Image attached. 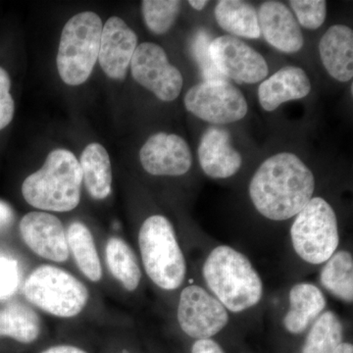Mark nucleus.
I'll return each mask as SVG.
<instances>
[{
	"label": "nucleus",
	"instance_id": "nucleus-35",
	"mask_svg": "<svg viewBox=\"0 0 353 353\" xmlns=\"http://www.w3.org/2000/svg\"><path fill=\"white\" fill-rule=\"evenodd\" d=\"M189 4L192 8L196 9V10L201 11L204 7L208 6V0H203V1H201V0H199V1H196V0H190Z\"/></svg>",
	"mask_w": 353,
	"mask_h": 353
},
{
	"label": "nucleus",
	"instance_id": "nucleus-21",
	"mask_svg": "<svg viewBox=\"0 0 353 353\" xmlns=\"http://www.w3.org/2000/svg\"><path fill=\"white\" fill-rule=\"evenodd\" d=\"M215 18L223 30L234 36L246 39L261 37L259 14L248 2L221 0L215 7Z\"/></svg>",
	"mask_w": 353,
	"mask_h": 353
},
{
	"label": "nucleus",
	"instance_id": "nucleus-36",
	"mask_svg": "<svg viewBox=\"0 0 353 353\" xmlns=\"http://www.w3.org/2000/svg\"><path fill=\"white\" fill-rule=\"evenodd\" d=\"M334 353H353V345L352 343H343Z\"/></svg>",
	"mask_w": 353,
	"mask_h": 353
},
{
	"label": "nucleus",
	"instance_id": "nucleus-25",
	"mask_svg": "<svg viewBox=\"0 0 353 353\" xmlns=\"http://www.w3.org/2000/svg\"><path fill=\"white\" fill-rule=\"evenodd\" d=\"M322 285L334 296L347 303L353 301V260L347 252L334 254L320 276Z\"/></svg>",
	"mask_w": 353,
	"mask_h": 353
},
{
	"label": "nucleus",
	"instance_id": "nucleus-15",
	"mask_svg": "<svg viewBox=\"0 0 353 353\" xmlns=\"http://www.w3.org/2000/svg\"><path fill=\"white\" fill-rule=\"evenodd\" d=\"M259 14L260 34L267 43L285 53L303 48L304 39L296 18L282 2L265 1Z\"/></svg>",
	"mask_w": 353,
	"mask_h": 353
},
{
	"label": "nucleus",
	"instance_id": "nucleus-29",
	"mask_svg": "<svg viewBox=\"0 0 353 353\" xmlns=\"http://www.w3.org/2000/svg\"><path fill=\"white\" fill-rule=\"evenodd\" d=\"M21 272L15 260L0 256V299H8L19 288Z\"/></svg>",
	"mask_w": 353,
	"mask_h": 353
},
{
	"label": "nucleus",
	"instance_id": "nucleus-32",
	"mask_svg": "<svg viewBox=\"0 0 353 353\" xmlns=\"http://www.w3.org/2000/svg\"><path fill=\"white\" fill-rule=\"evenodd\" d=\"M192 353H225L216 341L206 339L197 340L192 347Z\"/></svg>",
	"mask_w": 353,
	"mask_h": 353
},
{
	"label": "nucleus",
	"instance_id": "nucleus-19",
	"mask_svg": "<svg viewBox=\"0 0 353 353\" xmlns=\"http://www.w3.org/2000/svg\"><path fill=\"white\" fill-rule=\"evenodd\" d=\"M326 303L324 294L316 285L308 283L294 285L290 292V310L285 316V328L292 334L303 333L317 320Z\"/></svg>",
	"mask_w": 353,
	"mask_h": 353
},
{
	"label": "nucleus",
	"instance_id": "nucleus-33",
	"mask_svg": "<svg viewBox=\"0 0 353 353\" xmlns=\"http://www.w3.org/2000/svg\"><path fill=\"white\" fill-rule=\"evenodd\" d=\"M15 214L7 202L0 199V233L6 231L12 225Z\"/></svg>",
	"mask_w": 353,
	"mask_h": 353
},
{
	"label": "nucleus",
	"instance_id": "nucleus-31",
	"mask_svg": "<svg viewBox=\"0 0 353 353\" xmlns=\"http://www.w3.org/2000/svg\"><path fill=\"white\" fill-rule=\"evenodd\" d=\"M209 44H210V41H209L208 34L201 32L194 41V52H196L197 61L201 65L202 72L208 78V81L222 80V77L218 73L214 65L211 61L210 57H209Z\"/></svg>",
	"mask_w": 353,
	"mask_h": 353
},
{
	"label": "nucleus",
	"instance_id": "nucleus-11",
	"mask_svg": "<svg viewBox=\"0 0 353 353\" xmlns=\"http://www.w3.org/2000/svg\"><path fill=\"white\" fill-rule=\"evenodd\" d=\"M209 57L220 75L238 83H256L269 73L264 57L233 36L216 38L209 44Z\"/></svg>",
	"mask_w": 353,
	"mask_h": 353
},
{
	"label": "nucleus",
	"instance_id": "nucleus-5",
	"mask_svg": "<svg viewBox=\"0 0 353 353\" xmlns=\"http://www.w3.org/2000/svg\"><path fill=\"white\" fill-rule=\"evenodd\" d=\"M102 21L97 13L77 14L64 26L57 53V70L66 85H82L99 60Z\"/></svg>",
	"mask_w": 353,
	"mask_h": 353
},
{
	"label": "nucleus",
	"instance_id": "nucleus-28",
	"mask_svg": "<svg viewBox=\"0 0 353 353\" xmlns=\"http://www.w3.org/2000/svg\"><path fill=\"white\" fill-rule=\"evenodd\" d=\"M299 24L308 30H316L324 24L327 16V3L324 0H292Z\"/></svg>",
	"mask_w": 353,
	"mask_h": 353
},
{
	"label": "nucleus",
	"instance_id": "nucleus-22",
	"mask_svg": "<svg viewBox=\"0 0 353 353\" xmlns=\"http://www.w3.org/2000/svg\"><path fill=\"white\" fill-rule=\"evenodd\" d=\"M41 321L30 306L21 303L7 304L0 309V336L31 343L39 338Z\"/></svg>",
	"mask_w": 353,
	"mask_h": 353
},
{
	"label": "nucleus",
	"instance_id": "nucleus-27",
	"mask_svg": "<svg viewBox=\"0 0 353 353\" xmlns=\"http://www.w3.org/2000/svg\"><path fill=\"white\" fill-rule=\"evenodd\" d=\"M182 2L178 0H145L141 2L143 19L157 34H166L175 24Z\"/></svg>",
	"mask_w": 353,
	"mask_h": 353
},
{
	"label": "nucleus",
	"instance_id": "nucleus-2",
	"mask_svg": "<svg viewBox=\"0 0 353 353\" xmlns=\"http://www.w3.org/2000/svg\"><path fill=\"white\" fill-rule=\"evenodd\" d=\"M203 277L216 299L232 312L256 305L263 284L250 260L227 245L215 248L203 265Z\"/></svg>",
	"mask_w": 353,
	"mask_h": 353
},
{
	"label": "nucleus",
	"instance_id": "nucleus-6",
	"mask_svg": "<svg viewBox=\"0 0 353 353\" xmlns=\"http://www.w3.org/2000/svg\"><path fill=\"white\" fill-rule=\"evenodd\" d=\"M28 301L57 317H75L87 305L85 285L67 271L43 265L30 274L23 285Z\"/></svg>",
	"mask_w": 353,
	"mask_h": 353
},
{
	"label": "nucleus",
	"instance_id": "nucleus-14",
	"mask_svg": "<svg viewBox=\"0 0 353 353\" xmlns=\"http://www.w3.org/2000/svg\"><path fill=\"white\" fill-rule=\"evenodd\" d=\"M138 48V36L119 17L109 18L102 28L99 61L109 78L123 80Z\"/></svg>",
	"mask_w": 353,
	"mask_h": 353
},
{
	"label": "nucleus",
	"instance_id": "nucleus-26",
	"mask_svg": "<svg viewBox=\"0 0 353 353\" xmlns=\"http://www.w3.org/2000/svg\"><path fill=\"white\" fill-rule=\"evenodd\" d=\"M343 343V325L340 318L332 311L317 318L301 353H334Z\"/></svg>",
	"mask_w": 353,
	"mask_h": 353
},
{
	"label": "nucleus",
	"instance_id": "nucleus-13",
	"mask_svg": "<svg viewBox=\"0 0 353 353\" xmlns=\"http://www.w3.org/2000/svg\"><path fill=\"white\" fill-rule=\"evenodd\" d=\"M20 233L26 245L39 256L54 262L69 259L66 233L55 216L38 211L28 213L21 220Z\"/></svg>",
	"mask_w": 353,
	"mask_h": 353
},
{
	"label": "nucleus",
	"instance_id": "nucleus-8",
	"mask_svg": "<svg viewBox=\"0 0 353 353\" xmlns=\"http://www.w3.org/2000/svg\"><path fill=\"white\" fill-rule=\"evenodd\" d=\"M183 103L192 115L217 125L243 119L248 110L243 92L223 79L206 81L190 88Z\"/></svg>",
	"mask_w": 353,
	"mask_h": 353
},
{
	"label": "nucleus",
	"instance_id": "nucleus-4",
	"mask_svg": "<svg viewBox=\"0 0 353 353\" xmlns=\"http://www.w3.org/2000/svg\"><path fill=\"white\" fill-rule=\"evenodd\" d=\"M139 245L150 280L163 290L178 289L187 265L170 221L161 215L148 218L139 230Z\"/></svg>",
	"mask_w": 353,
	"mask_h": 353
},
{
	"label": "nucleus",
	"instance_id": "nucleus-34",
	"mask_svg": "<svg viewBox=\"0 0 353 353\" xmlns=\"http://www.w3.org/2000/svg\"><path fill=\"white\" fill-rule=\"evenodd\" d=\"M41 353H88L81 348L73 347V345H57L44 350Z\"/></svg>",
	"mask_w": 353,
	"mask_h": 353
},
{
	"label": "nucleus",
	"instance_id": "nucleus-7",
	"mask_svg": "<svg viewBox=\"0 0 353 353\" xmlns=\"http://www.w3.org/2000/svg\"><path fill=\"white\" fill-rule=\"evenodd\" d=\"M292 245L301 259L321 264L333 256L340 243L333 208L322 197H314L296 215L290 229Z\"/></svg>",
	"mask_w": 353,
	"mask_h": 353
},
{
	"label": "nucleus",
	"instance_id": "nucleus-12",
	"mask_svg": "<svg viewBox=\"0 0 353 353\" xmlns=\"http://www.w3.org/2000/svg\"><path fill=\"white\" fill-rule=\"evenodd\" d=\"M143 169L150 175L182 176L192 164L187 141L178 134L157 132L146 141L139 152Z\"/></svg>",
	"mask_w": 353,
	"mask_h": 353
},
{
	"label": "nucleus",
	"instance_id": "nucleus-18",
	"mask_svg": "<svg viewBox=\"0 0 353 353\" xmlns=\"http://www.w3.org/2000/svg\"><path fill=\"white\" fill-rule=\"evenodd\" d=\"M319 53L327 72L339 82H350L353 77V31L345 25H334L325 32Z\"/></svg>",
	"mask_w": 353,
	"mask_h": 353
},
{
	"label": "nucleus",
	"instance_id": "nucleus-3",
	"mask_svg": "<svg viewBox=\"0 0 353 353\" xmlns=\"http://www.w3.org/2000/svg\"><path fill=\"white\" fill-rule=\"evenodd\" d=\"M83 174L80 162L67 150H55L39 171L26 178L22 185L25 201L41 210L67 212L81 201Z\"/></svg>",
	"mask_w": 353,
	"mask_h": 353
},
{
	"label": "nucleus",
	"instance_id": "nucleus-23",
	"mask_svg": "<svg viewBox=\"0 0 353 353\" xmlns=\"http://www.w3.org/2000/svg\"><path fill=\"white\" fill-rule=\"evenodd\" d=\"M66 236L69 252L79 269L92 282H99L102 277L101 263L90 230L83 223L74 222L70 225Z\"/></svg>",
	"mask_w": 353,
	"mask_h": 353
},
{
	"label": "nucleus",
	"instance_id": "nucleus-16",
	"mask_svg": "<svg viewBox=\"0 0 353 353\" xmlns=\"http://www.w3.org/2000/svg\"><path fill=\"white\" fill-rule=\"evenodd\" d=\"M199 164L202 170L212 179H227L240 170L243 158L231 143V136L226 129L210 127L199 141Z\"/></svg>",
	"mask_w": 353,
	"mask_h": 353
},
{
	"label": "nucleus",
	"instance_id": "nucleus-24",
	"mask_svg": "<svg viewBox=\"0 0 353 353\" xmlns=\"http://www.w3.org/2000/svg\"><path fill=\"white\" fill-rule=\"evenodd\" d=\"M106 262L109 271L129 292L137 290L141 272L138 260L126 241L119 238L109 239L106 245Z\"/></svg>",
	"mask_w": 353,
	"mask_h": 353
},
{
	"label": "nucleus",
	"instance_id": "nucleus-10",
	"mask_svg": "<svg viewBox=\"0 0 353 353\" xmlns=\"http://www.w3.org/2000/svg\"><path fill=\"white\" fill-rule=\"evenodd\" d=\"M176 316L181 329L196 340L210 339L229 322L224 305L199 285H189L183 290Z\"/></svg>",
	"mask_w": 353,
	"mask_h": 353
},
{
	"label": "nucleus",
	"instance_id": "nucleus-30",
	"mask_svg": "<svg viewBox=\"0 0 353 353\" xmlns=\"http://www.w3.org/2000/svg\"><path fill=\"white\" fill-rule=\"evenodd\" d=\"M11 81L8 73L0 67V130L10 124L15 112V103L10 94Z\"/></svg>",
	"mask_w": 353,
	"mask_h": 353
},
{
	"label": "nucleus",
	"instance_id": "nucleus-37",
	"mask_svg": "<svg viewBox=\"0 0 353 353\" xmlns=\"http://www.w3.org/2000/svg\"><path fill=\"white\" fill-rule=\"evenodd\" d=\"M122 353H128V352H122Z\"/></svg>",
	"mask_w": 353,
	"mask_h": 353
},
{
	"label": "nucleus",
	"instance_id": "nucleus-1",
	"mask_svg": "<svg viewBox=\"0 0 353 353\" xmlns=\"http://www.w3.org/2000/svg\"><path fill=\"white\" fill-rule=\"evenodd\" d=\"M314 190V175L303 160L282 152L260 165L250 182V196L260 214L284 221L303 210Z\"/></svg>",
	"mask_w": 353,
	"mask_h": 353
},
{
	"label": "nucleus",
	"instance_id": "nucleus-17",
	"mask_svg": "<svg viewBox=\"0 0 353 353\" xmlns=\"http://www.w3.org/2000/svg\"><path fill=\"white\" fill-rule=\"evenodd\" d=\"M310 90V80L303 69L285 66L260 85V105L264 110L271 112L285 102L299 101L307 97Z\"/></svg>",
	"mask_w": 353,
	"mask_h": 353
},
{
	"label": "nucleus",
	"instance_id": "nucleus-20",
	"mask_svg": "<svg viewBox=\"0 0 353 353\" xmlns=\"http://www.w3.org/2000/svg\"><path fill=\"white\" fill-rule=\"evenodd\" d=\"M83 181L90 196L95 199H105L111 194L112 171L110 157L105 148L94 143L83 150L80 162Z\"/></svg>",
	"mask_w": 353,
	"mask_h": 353
},
{
	"label": "nucleus",
	"instance_id": "nucleus-9",
	"mask_svg": "<svg viewBox=\"0 0 353 353\" xmlns=\"http://www.w3.org/2000/svg\"><path fill=\"white\" fill-rule=\"evenodd\" d=\"M132 78L162 101L178 99L183 88L180 70L169 62L166 52L157 43L139 44L131 60Z\"/></svg>",
	"mask_w": 353,
	"mask_h": 353
}]
</instances>
